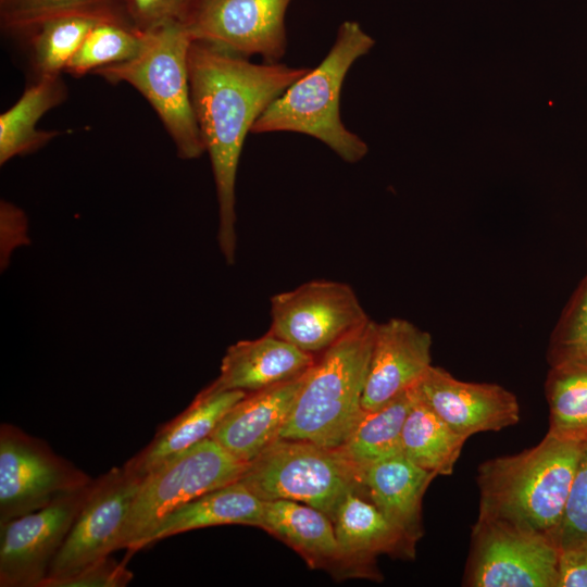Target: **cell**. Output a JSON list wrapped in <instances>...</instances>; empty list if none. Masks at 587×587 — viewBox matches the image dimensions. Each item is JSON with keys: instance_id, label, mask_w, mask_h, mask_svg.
Returning a JSON list of instances; mask_svg holds the SVG:
<instances>
[{"instance_id": "obj_7", "label": "cell", "mask_w": 587, "mask_h": 587, "mask_svg": "<svg viewBox=\"0 0 587 587\" xmlns=\"http://www.w3.org/2000/svg\"><path fill=\"white\" fill-rule=\"evenodd\" d=\"M262 500L287 499L324 512L334 522L348 491L360 487L335 449L278 438L251 460L240 478Z\"/></svg>"}, {"instance_id": "obj_23", "label": "cell", "mask_w": 587, "mask_h": 587, "mask_svg": "<svg viewBox=\"0 0 587 587\" xmlns=\"http://www.w3.org/2000/svg\"><path fill=\"white\" fill-rule=\"evenodd\" d=\"M67 96L61 75L41 77L0 115V164L17 155L33 153L58 136L55 130L37 128L39 120L60 105Z\"/></svg>"}, {"instance_id": "obj_14", "label": "cell", "mask_w": 587, "mask_h": 587, "mask_svg": "<svg viewBox=\"0 0 587 587\" xmlns=\"http://www.w3.org/2000/svg\"><path fill=\"white\" fill-rule=\"evenodd\" d=\"M414 389L434 412L465 438L513 426L521 417L519 400L510 390L494 383L458 379L439 366L432 365Z\"/></svg>"}, {"instance_id": "obj_22", "label": "cell", "mask_w": 587, "mask_h": 587, "mask_svg": "<svg viewBox=\"0 0 587 587\" xmlns=\"http://www.w3.org/2000/svg\"><path fill=\"white\" fill-rule=\"evenodd\" d=\"M263 500L236 480L211 490L167 514L143 541L141 549L185 532L217 525L260 527Z\"/></svg>"}, {"instance_id": "obj_28", "label": "cell", "mask_w": 587, "mask_h": 587, "mask_svg": "<svg viewBox=\"0 0 587 587\" xmlns=\"http://www.w3.org/2000/svg\"><path fill=\"white\" fill-rule=\"evenodd\" d=\"M99 20L62 16L45 21L23 35L28 41L36 79L59 76Z\"/></svg>"}, {"instance_id": "obj_13", "label": "cell", "mask_w": 587, "mask_h": 587, "mask_svg": "<svg viewBox=\"0 0 587 587\" xmlns=\"http://www.w3.org/2000/svg\"><path fill=\"white\" fill-rule=\"evenodd\" d=\"M291 0H209L188 28L192 40L214 45L266 63H278L287 49L285 16Z\"/></svg>"}, {"instance_id": "obj_27", "label": "cell", "mask_w": 587, "mask_h": 587, "mask_svg": "<svg viewBox=\"0 0 587 587\" xmlns=\"http://www.w3.org/2000/svg\"><path fill=\"white\" fill-rule=\"evenodd\" d=\"M73 15L130 27L124 0H0L2 30L18 36L45 21Z\"/></svg>"}, {"instance_id": "obj_6", "label": "cell", "mask_w": 587, "mask_h": 587, "mask_svg": "<svg viewBox=\"0 0 587 587\" xmlns=\"http://www.w3.org/2000/svg\"><path fill=\"white\" fill-rule=\"evenodd\" d=\"M247 465L208 437L154 469L140 484L117 550L127 549L129 559L167 514L238 480Z\"/></svg>"}, {"instance_id": "obj_32", "label": "cell", "mask_w": 587, "mask_h": 587, "mask_svg": "<svg viewBox=\"0 0 587 587\" xmlns=\"http://www.w3.org/2000/svg\"><path fill=\"white\" fill-rule=\"evenodd\" d=\"M552 539L559 550L587 540V441L582 444L562 520Z\"/></svg>"}, {"instance_id": "obj_1", "label": "cell", "mask_w": 587, "mask_h": 587, "mask_svg": "<svg viewBox=\"0 0 587 587\" xmlns=\"http://www.w3.org/2000/svg\"><path fill=\"white\" fill-rule=\"evenodd\" d=\"M309 70L255 64L209 42L190 43V97L212 165L218 202L217 240L228 264L235 261V186L246 136L261 114Z\"/></svg>"}, {"instance_id": "obj_5", "label": "cell", "mask_w": 587, "mask_h": 587, "mask_svg": "<svg viewBox=\"0 0 587 587\" xmlns=\"http://www.w3.org/2000/svg\"><path fill=\"white\" fill-rule=\"evenodd\" d=\"M191 41L186 27L163 26L146 34L145 46L135 58L92 73L111 84L126 83L138 90L157 112L183 160H195L205 152L190 97Z\"/></svg>"}, {"instance_id": "obj_2", "label": "cell", "mask_w": 587, "mask_h": 587, "mask_svg": "<svg viewBox=\"0 0 587 587\" xmlns=\"http://www.w3.org/2000/svg\"><path fill=\"white\" fill-rule=\"evenodd\" d=\"M582 444L547 433L529 449L480 463L477 517L552 538L562 520Z\"/></svg>"}, {"instance_id": "obj_8", "label": "cell", "mask_w": 587, "mask_h": 587, "mask_svg": "<svg viewBox=\"0 0 587 587\" xmlns=\"http://www.w3.org/2000/svg\"><path fill=\"white\" fill-rule=\"evenodd\" d=\"M559 552L549 535L477 517L462 585L558 587Z\"/></svg>"}, {"instance_id": "obj_26", "label": "cell", "mask_w": 587, "mask_h": 587, "mask_svg": "<svg viewBox=\"0 0 587 587\" xmlns=\"http://www.w3.org/2000/svg\"><path fill=\"white\" fill-rule=\"evenodd\" d=\"M549 434L564 440L587 441V361L549 366L545 380Z\"/></svg>"}, {"instance_id": "obj_18", "label": "cell", "mask_w": 587, "mask_h": 587, "mask_svg": "<svg viewBox=\"0 0 587 587\" xmlns=\"http://www.w3.org/2000/svg\"><path fill=\"white\" fill-rule=\"evenodd\" d=\"M315 361V355L267 332L257 339L229 346L222 359L220 375L207 388L251 394L298 377Z\"/></svg>"}, {"instance_id": "obj_17", "label": "cell", "mask_w": 587, "mask_h": 587, "mask_svg": "<svg viewBox=\"0 0 587 587\" xmlns=\"http://www.w3.org/2000/svg\"><path fill=\"white\" fill-rule=\"evenodd\" d=\"M309 370L290 380L247 394L223 417L211 438L249 463L279 438Z\"/></svg>"}, {"instance_id": "obj_34", "label": "cell", "mask_w": 587, "mask_h": 587, "mask_svg": "<svg viewBox=\"0 0 587 587\" xmlns=\"http://www.w3.org/2000/svg\"><path fill=\"white\" fill-rule=\"evenodd\" d=\"M558 587H587V540L560 550Z\"/></svg>"}, {"instance_id": "obj_21", "label": "cell", "mask_w": 587, "mask_h": 587, "mask_svg": "<svg viewBox=\"0 0 587 587\" xmlns=\"http://www.w3.org/2000/svg\"><path fill=\"white\" fill-rule=\"evenodd\" d=\"M259 528L298 552L311 569L328 571L340 579L341 560L334 522L324 512L294 500H263Z\"/></svg>"}, {"instance_id": "obj_16", "label": "cell", "mask_w": 587, "mask_h": 587, "mask_svg": "<svg viewBox=\"0 0 587 587\" xmlns=\"http://www.w3.org/2000/svg\"><path fill=\"white\" fill-rule=\"evenodd\" d=\"M334 528L341 560L340 579L380 582L377 557L415 558L416 546L385 517L360 487L346 495L337 510Z\"/></svg>"}, {"instance_id": "obj_15", "label": "cell", "mask_w": 587, "mask_h": 587, "mask_svg": "<svg viewBox=\"0 0 587 587\" xmlns=\"http://www.w3.org/2000/svg\"><path fill=\"white\" fill-rule=\"evenodd\" d=\"M432 336L403 319L376 323L362 410H376L417 385L432 364Z\"/></svg>"}, {"instance_id": "obj_11", "label": "cell", "mask_w": 587, "mask_h": 587, "mask_svg": "<svg viewBox=\"0 0 587 587\" xmlns=\"http://www.w3.org/2000/svg\"><path fill=\"white\" fill-rule=\"evenodd\" d=\"M142 479L124 466L95 478L90 495L39 587L72 576L117 550Z\"/></svg>"}, {"instance_id": "obj_19", "label": "cell", "mask_w": 587, "mask_h": 587, "mask_svg": "<svg viewBox=\"0 0 587 587\" xmlns=\"http://www.w3.org/2000/svg\"><path fill=\"white\" fill-rule=\"evenodd\" d=\"M437 475L403 454L377 462L359 476L363 494L414 546L424 535L422 503Z\"/></svg>"}, {"instance_id": "obj_10", "label": "cell", "mask_w": 587, "mask_h": 587, "mask_svg": "<svg viewBox=\"0 0 587 587\" xmlns=\"http://www.w3.org/2000/svg\"><path fill=\"white\" fill-rule=\"evenodd\" d=\"M268 333L316 355L365 324L352 287L334 280H311L271 298Z\"/></svg>"}, {"instance_id": "obj_25", "label": "cell", "mask_w": 587, "mask_h": 587, "mask_svg": "<svg viewBox=\"0 0 587 587\" xmlns=\"http://www.w3.org/2000/svg\"><path fill=\"white\" fill-rule=\"evenodd\" d=\"M401 433L402 454L436 475H451L467 438L454 432L413 388Z\"/></svg>"}, {"instance_id": "obj_9", "label": "cell", "mask_w": 587, "mask_h": 587, "mask_svg": "<svg viewBox=\"0 0 587 587\" xmlns=\"http://www.w3.org/2000/svg\"><path fill=\"white\" fill-rule=\"evenodd\" d=\"M93 478L21 428L0 426V524L39 510Z\"/></svg>"}, {"instance_id": "obj_3", "label": "cell", "mask_w": 587, "mask_h": 587, "mask_svg": "<svg viewBox=\"0 0 587 587\" xmlns=\"http://www.w3.org/2000/svg\"><path fill=\"white\" fill-rule=\"evenodd\" d=\"M375 45L355 21H345L326 57L294 83L257 120L250 134L300 133L325 143L347 163L361 161L369 147L340 118V92L348 71Z\"/></svg>"}, {"instance_id": "obj_29", "label": "cell", "mask_w": 587, "mask_h": 587, "mask_svg": "<svg viewBox=\"0 0 587 587\" xmlns=\"http://www.w3.org/2000/svg\"><path fill=\"white\" fill-rule=\"evenodd\" d=\"M145 42L146 34L120 23L99 21L73 54L64 73L82 77L100 67L128 61L139 54Z\"/></svg>"}, {"instance_id": "obj_4", "label": "cell", "mask_w": 587, "mask_h": 587, "mask_svg": "<svg viewBox=\"0 0 587 587\" xmlns=\"http://www.w3.org/2000/svg\"><path fill=\"white\" fill-rule=\"evenodd\" d=\"M376 322L369 320L320 353L279 438L336 449L360 419Z\"/></svg>"}, {"instance_id": "obj_24", "label": "cell", "mask_w": 587, "mask_h": 587, "mask_svg": "<svg viewBox=\"0 0 587 587\" xmlns=\"http://www.w3.org/2000/svg\"><path fill=\"white\" fill-rule=\"evenodd\" d=\"M411 405L410 389L387 404L363 411L347 439L335 451L360 474L383 460L402 454L401 433Z\"/></svg>"}, {"instance_id": "obj_31", "label": "cell", "mask_w": 587, "mask_h": 587, "mask_svg": "<svg viewBox=\"0 0 587 587\" xmlns=\"http://www.w3.org/2000/svg\"><path fill=\"white\" fill-rule=\"evenodd\" d=\"M209 0H124L129 26L148 34L167 25L187 29L197 21Z\"/></svg>"}, {"instance_id": "obj_30", "label": "cell", "mask_w": 587, "mask_h": 587, "mask_svg": "<svg viewBox=\"0 0 587 587\" xmlns=\"http://www.w3.org/2000/svg\"><path fill=\"white\" fill-rule=\"evenodd\" d=\"M546 359L549 366L587 361V272L550 335Z\"/></svg>"}, {"instance_id": "obj_20", "label": "cell", "mask_w": 587, "mask_h": 587, "mask_svg": "<svg viewBox=\"0 0 587 587\" xmlns=\"http://www.w3.org/2000/svg\"><path fill=\"white\" fill-rule=\"evenodd\" d=\"M247 392L202 389L175 419L160 427L151 442L123 466L145 477L148 473L211 437L220 422Z\"/></svg>"}, {"instance_id": "obj_33", "label": "cell", "mask_w": 587, "mask_h": 587, "mask_svg": "<svg viewBox=\"0 0 587 587\" xmlns=\"http://www.w3.org/2000/svg\"><path fill=\"white\" fill-rule=\"evenodd\" d=\"M127 560L116 562L103 558L48 587H124L133 579V573L126 567Z\"/></svg>"}, {"instance_id": "obj_12", "label": "cell", "mask_w": 587, "mask_h": 587, "mask_svg": "<svg viewBox=\"0 0 587 587\" xmlns=\"http://www.w3.org/2000/svg\"><path fill=\"white\" fill-rule=\"evenodd\" d=\"M93 480L39 510L0 524L1 587H39L90 495Z\"/></svg>"}]
</instances>
